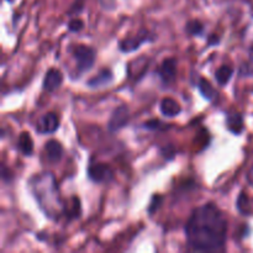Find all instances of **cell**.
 <instances>
[{
	"mask_svg": "<svg viewBox=\"0 0 253 253\" xmlns=\"http://www.w3.org/2000/svg\"><path fill=\"white\" fill-rule=\"evenodd\" d=\"M67 26H68V30L71 32H79L84 29V22L83 20L78 19V17H74V19L69 20Z\"/></svg>",
	"mask_w": 253,
	"mask_h": 253,
	"instance_id": "cell-20",
	"label": "cell"
},
{
	"mask_svg": "<svg viewBox=\"0 0 253 253\" xmlns=\"http://www.w3.org/2000/svg\"><path fill=\"white\" fill-rule=\"evenodd\" d=\"M232 76H234V68L229 64H222L215 73V79H216L217 84L221 86H225L230 81H231Z\"/></svg>",
	"mask_w": 253,
	"mask_h": 253,
	"instance_id": "cell-15",
	"label": "cell"
},
{
	"mask_svg": "<svg viewBox=\"0 0 253 253\" xmlns=\"http://www.w3.org/2000/svg\"><path fill=\"white\" fill-rule=\"evenodd\" d=\"M184 231L188 246L194 251H219L226 244L227 220L214 203H207L193 210Z\"/></svg>",
	"mask_w": 253,
	"mask_h": 253,
	"instance_id": "cell-1",
	"label": "cell"
},
{
	"mask_svg": "<svg viewBox=\"0 0 253 253\" xmlns=\"http://www.w3.org/2000/svg\"><path fill=\"white\" fill-rule=\"evenodd\" d=\"M250 53H251V57L253 58V47H251V49H250Z\"/></svg>",
	"mask_w": 253,
	"mask_h": 253,
	"instance_id": "cell-25",
	"label": "cell"
},
{
	"mask_svg": "<svg viewBox=\"0 0 253 253\" xmlns=\"http://www.w3.org/2000/svg\"><path fill=\"white\" fill-rule=\"evenodd\" d=\"M72 54H73V58L76 61V67L79 77L93 68L96 59V51L93 47L86 46V44H78L73 48Z\"/></svg>",
	"mask_w": 253,
	"mask_h": 253,
	"instance_id": "cell-3",
	"label": "cell"
},
{
	"mask_svg": "<svg viewBox=\"0 0 253 253\" xmlns=\"http://www.w3.org/2000/svg\"><path fill=\"white\" fill-rule=\"evenodd\" d=\"M59 127V119L56 113H47L39 120L36 131L41 135H51Z\"/></svg>",
	"mask_w": 253,
	"mask_h": 253,
	"instance_id": "cell-8",
	"label": "cell"
},
{
	"mask_svg": "<svg viewBox=\"0 0 253 253\" xmlns=\"http://www.w3.org/2000/svg\"><path fill=\"white\" fill-rule=\"evenodd\" d=\"M114 81V74L111 72V69L109 68H104L99 72L98 74L93 77V78L89 79L86 82V85L91 89H98V88H103V86L109 85L111 84V82Z\"/></svg>",
	"mask_w": 253,
	"mask_h": 253,
	"instance_id": "cell-10",
	"label": "cell"
},
{
	"mask_svg": "<svg viewBox=\"0 0 253 253\" xmlns=\"http://www.w3.org/2000/svg\"><path fill=\"white\" fill-rule=\"evenodd\" d=\"M198 89H199V91H200V94H202L203 98L207 99V100H209V101L216 98V95H217L216 89L212 86V84L210 83L208 79L203 78V77H200L199 81H198Z\"/></svg>",
	"mask_w": 253,
	"mask_h": 253,
	"instance_id": "cell-14",
	"label": "cell"
},
{
	"mask_svg": "<svg viewBox=\"0 0 253 253\" xmlns=\"http://www.w3.org/2000/svg\"><path fill=\"white\" fill-rule=\"evenodd\" d=\"M6 1H7V2H14L15 0H6Z\"/></svg>",
	"mask_w": 253,
	"mask_h": 253,
	"instance_id": "cell-26",
	"label": "cell"
},
{
	"mask_svg": "<svg viewBox=\"0 0 253 253\" xmlns=\"http://www.w3.org/2000/svg\"><path fill=\"white\" fill-rule=\"evenodd\" d=\"M88 178L98 184H105L114 179V172L106 163H93L88 167Z\"/></svg>",
	"mask_w": 253,
	"mask_h": 253,
	"instance_id": "cell-5",
	"label": "cell"
},
{
	"mask_svg": "<svg viewBox=\"0 0 253 253\" xmlns=\"http://www.w3.org/2000/svg\"><path fill=\"white\" fill-rule=\"evenodd\" d=\"M130 121V109L126 105H120L111 113L108 121V128L110 132H118L121 128L126 127Z\"/></svg>",
	"mask_w": 253,
	"mask_h": 253,
	"instance_id": "cell-6",
	"label": "cell"
},
{
	"mask_svg": "<svg viewBox=\"0 0 253 253\" xmlns=\"http://www.w3.org/2000/svg\"><path fill=\"white\" fill-rule=\"evenodd\" d=\"M99 2L105 10H114L116 7V0H99Z\"/></svg>",
	"mask_w": 253,
	"mask_h": 253,
	"instance_id": "cell-22",
	"label": "cell"
},
{
	"mask_svg": "<svg viewBox=\"0 0 253 253\" xmlns=\"http://www.w3.org/2000/svg\"><path fill=\"white\" fill-rule=\"evenodd\" d=\"M156 74L165 84H170L177 76V59L166 58L156 69Z\"/></svg>",
	"mask_w": 253,
	"mask_h": 253,
	"instance_id": "cell-7",
	"label": "cell"
},
{
	"mask_svg": "<svg viewBox=\"0 0 253 253\" xmlns=\"http://www.w3.org/2000/svg\"><path fill=\"white\" fill-rule=\"evenodd\" d=\"M220 43V36L219 35H210L209 40H208V46H216Z\"/></svg>",
	"mask_w": 253,
	"mask_h": 253,
	"instance_id": "cell-24",
	"label": "cell"
},
{
	"mask_svg": "<svg viewBox=\"0 0 253 253\" xmlns=\"http://www.w3.org/2000/svg\"><path fill=\"white\" fill-rule=\"evenodd\" d=\"M83 10V0H76V2H74L73 5H72L71 7V11H69V14L73 15V14H79V12Z\"/></svg>",
	"mask_w": 253,
	"mask_h": 253,
	"instance_id": "cell-23",
	"label": "cell"
},
{
	"mask_svg": "<svg viewBox=\"0 0 253 253\" xmlns=\"http://www.w3.org/2000/svg\"><path fill=\"white\" fill-rule=\"evenodd\" d=\"M160 110L166 118H175L182 113V106L173 98H165L161 101Z\"/></svg>",
	"mask_w": 253,
	"mask_h": 253,
	"instance_id": "cell-12",
	"label": "cell"
},
{
	"mask_svg": "<svg viewBox=\"0 0 253 253\" xmlns=\"http://www.w3.org/2000/svg\"><path fill=\"white\" fill-rule=\"evenodd\" d=\"M226 126L230 132L235 133V135H240L245 128L244 116L237 113V111L229 113L226 115Z\"/></svg>",
	"mask_w": 253,
	"mask_h": 253,
	"instance_id": "cell-13",
	"label": "cell"
},
{
	"mask_svg": "<svg viewBox=\"0 0 253 253\" xmlns=\"http://www.w3.org/2000/svg\"><path fill=\"white\" fill-rule=\"evenodd\" d=\"M153 41H155V36L148 30L141 29L133 36H127L121 40V41H119V49L121 52H124V53H131V52L137 51L143 43Z\"/></svg>",
	"mask_w": 253,
	"mask_h": 253,
	"instance_id": "cell-4",
	"label": "cell"
},
{
	"mask_svg": "<svg viewBox=\"0 0 253 253\" xmlns=\"http://www.w3.org/2000/svg\"><path fill=\"white\" fill-rule=\"evenodd\" d=\"M63 83V74L57 68H49L46 72L42 83V88L47 91H54Z\"/></svg>",
	"mask_w": 253,
	"mask_h": 253,
	"instance_id": "cell-9",
	"label": "cell"
},
{
	"mask_svg": "<svg viewBox=\"0 0 253 253\" xmlns=\"http://www.w3.org/2000/svg\"><path fill=\"white\" fill-rule=\"evenodd\" d=\"M185 31L190 36H202L205 31V26L200 20L194 19L187 22V25H185Z\"/></svg>",
	"mask_w": 253,
	"mask_h": 253,
	"instance_id": "cell-17",
	"label": "cell"
},
{
	"mask_svg": "<svg viewBox=\"0 0 253 253\" xmlns=\"http://www.w3.org/2000/svg\"><path fill=\"white\" fill-rule=\"evenodd\" d=\"M32 195L37 200L40 209L47 217L57 220V217L64 212L66 205L59 198V189L52 173L36 174L29 180Z\"/></svg>",
	"mask_w": 253,
	"mask_h": 253,
	"instance_id": "cell-2",
	"label": "cell"
},
{
	"mask_svg": "<svg viewBox=\"0 0 253 253\" xmlns=\"http://www.w3.org/2000/svg\"><path fill=\"white\" fill-rule=\"evenodd\" d=\"M245 207L249 209V198H247L244 193H241L239 197V199H237V209H239V211L242 212L244 215H247Z\"/></svg>",
	"mask_w": 253,
	"mask_h": 253,
	"instance_id": "cell-21",
	"label": "cell"
},
{
	"mask_svg": "<svg viewBox=\"0 0 253 253\" xmlns=\"http://www.w3.org/2000/svg\"><path fill=\"white\" fill-rule=\"evenodd\" d=\"M17 146H19V150L21 151L22 155L25 156H31L34 153V140L30 136L29 132H22L19 136V141H17Z\"/></svg>",
	"mask_w": 253,
	"mask_h": 253,
	"instance_id": "cell-16",
	"label": "cell"
},
{
	"mask_svg": "<svg viewBox=\"0 0 253 253\" xmlns=\"http://www.w3.org/2000/svg\"><path fill=\"white\" fill-rule=\"evenodd\" d=\"M162 202H163V197L162 195H153L152 199H151V203H150V207H148V214L150 215H153L156 211H157L158 209L161 208V205H162Z\"/></svg>",
	"mask_w": 253,
	"mask_h": 253,
	"instance_id": "cell-19",
	"label": "cell"
},
{
	"mask_svg": "<svg viewBox=\"0 0 253 253\" xmlns=\"http://www.w3.org/2000/svg\"><path fill=\"white\" fill-rule=\"evenodd\" d=\"M44 151H46L47 160L52 163V165H56L63 157V146L58 142L57 140H49L47 141L46 145H44Z\"/></svg>",
	"mask_w": 253,
	"mask_h": 253,
	"instance_id": "cell-11",
	"label": "cell"
},
{
	"mask_svg": "<svg viewBox=\"0 0 253 253\" xmlns=\"http://www.w3.org/2000/svg\"><path fill=\"white\" fill-rule=\"evenodd\" d=\"M143 128L150 131H162V130H167L169 127V124L163 123L162 120L160 119H151V120L145 121L142 125Z\"/></svg>",
	"mask_w": 253,
	"mask_h": 253,
	"instance_id": "cell-18",
	"label": "cell"
}]
</instances>
